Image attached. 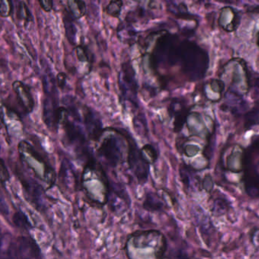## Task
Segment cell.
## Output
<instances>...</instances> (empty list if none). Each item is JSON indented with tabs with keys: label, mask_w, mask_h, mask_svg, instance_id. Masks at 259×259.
Returning <instances> with one entry per match:
<instances>
[{
	"label": "cell",
	"mask_w": 259,
	"mask_h": 259,
	"mask_svg": "<svg viewBox=\"0 0 259 259\" xmlns=\"http://www.w3.org/2000/svg\"><path fill=\"white\" fill-rule=\"evenodd\" d=\"M111 183L104 165L92 154L84 160L80 177V189L84 192L89 202L98 207H104L108 203Z\"/></svg>",
	"instance_id": "obj_1"
},
{
	"label": "cell",
	"mask_w": 259,
	"mask_h": 259,
	"mask_svg": "<svg viewBox=\"0 0 259 259\" xmlns=\"http://www.w3.org/2000/svg\"><path fill=\"white\" fill-rule=\"evenodd\" d=\"M124 250L128 258H163L167 251V241L159 230H136L128 234Z\"/></svg>",
	"instance_id": "obj_2"
},
{
	"label": "cell",
	"mask_w": 259,
	"mask_h": 259,
	"mask_svg": "<svg viewBox=\"0 0 259 259\" xmlns=\"http://www.w3.org/2000/svg\"><path fill=\"white\" fill-rule=\"evenodd\" d=\"M96 149V157L103 165L116 169L126 160V139L123 128L106 127Z\"/></svg>",
	"instance_id": "obj_3"
},
{
	"label": "cell",
	"mask_w": 259,
	"mask_h": 259,
	"mask_svg": "<svg viewBox=\"0 0 259 259\" xmlns=\"http://www.w3.org/2000/svg\"><path fill=\"white\" fill-rule=\"evenodd\" d=\"M18 152L21 163L25 168L31 169L34 177L47 185V190L52 189L57 182V174L49 159L43 151L25 140L18 145Z\"/></svg>",
	"instance_id": "obj_4"
},
{
	"label": "cell",
	"mask_w": 259,
	"mask_h": 259,
	"mask_svg": "<svg viewBox=\"0 0 259 259\" xmlns=\"http://www.w3.org/2000/svg\"><path fill=\"white\" fill-rule=\"evenodd\" d=\"M180 64L190 81H198L205 76L209 66L208 55L194 42L183 40L180 43Z\"/></svg>",
	"instance_id": "obj_5"
},
{
	"label": "cell",
	"mask_w": 259,
	"mask_h": 259,
	"mask_svg": "<svg viewBox=\"0 0 259 259\" xmlns=\"http://www.w3.org/2000/svg\"><path fill=\"white\" fill-rule=\"evenodd\" d=\"M79 123L69 116V110L66 107V111L61 122L64 134L63 143L72 148L79 158L85 160L89 156L93 154V152L89 148L87 133Z\"/></svg>",
	"instance_id": "obj_6"
},
{
	"label": "cell",
	"mask_w": 259,
	"mask_h": 259,
	"mask_svg": "<svg viewBox=\"0 0 259 259\" xmlns=\"http://www.w3.org/2000/svg\"><path fill=\"white\" fill-rule=\"evenodd\" d=\"M2 258H41L42 251L37 241L31 236H19L8 239L6 248H2Z\"/></svg>",
	"instance_id": "obj_7"
},
{
	"label": "cell",
	"mask_w": 259,
	"mask_h": 259,
	"mask_svg": "<svg viewBox=\"0 0 259 259\" xmlns=\"http://www.w3.org/2000/svg\"><path fill=\"white\" fill-rule=\"evenodd\" d=\"M12 89L16 95V105L2 101V107L5 109L8 116H16L19 120L24 116L31 114L35 107V101L31 93V87L23 81L16 80L12 84Z\"/></svg>",
	"instance_id": "obj_8"
},
{
	"label": "cell",
	"mask_w": 259,
	"mask_h": 259,
	"mask_svg": "<svg viewBox=\"0 0 259 259\" xmlns=\"http://www.w3.org/2000/svg\"><path fill=\"white\" fill-rule=\"evenodd\" d=\"M16 175L19 179L24 196L31 205L40 213H43L46 210L47 206L45 203L47 189L39 183L36 177L30 176L28 171L25 170V166H16Z\"/></svg>",
	"instance_id": "obj_9"
},
{
	"label": "cell",
	"mask_w": 259,
	"mask_h": 259,
	"mask_svg": "<svg viewBox=\"0 0 259 259\" xmlns=\"http://www.w3.org/2000/svg\"><path fill=\"white\" fill-rule=\"evenodd\" d=\"M123 133L128 145L126 163L128 169L136 177L139 184L145 185L149 177L151 164L144 157L141 148L138 146L136 139H133L130 132L123 128Z\"/></svg>",
	"instance_id": "obj_10"
},
{
	"label": "cell",
	"mask_w": 259,
	"mask_h": 259,
	"mask_svg": "<svg viewBox=\"0 0 259 259\" xmlns=\"http://www.w3.org/2000/svg\"><path fill=\"white\" fill-rule=\"evenodd\" d=\"M122 78L119 81V88L120 90V96L122 102L128 101L134 106L135 108H139L138 101V86L137 81L135 75V71L130 63L122 65Z\"/></svg>",
	"instance_id": "obj_11"
},
{
	"label": "cell",
	"mask_w": 259,
	"mask_h": 259,
	"mask_svg": "<svg viewBox=\"0 0 259 259\" xmlns=\"http://www.w3.org/2000/svg\"><path fill=\"white\" fill-rule=\"evenodd\" d=\"M81 123L84 125L89 141L98 143L104 133L101 116L93 109L84 104L81 106Z\"/></svg>",
	"instance_id": "obj_12"
},
{
	"label": "cell",
	"mask_w": 259,
	"mask_h": 259,
	"mask_svg": "<svg viewBox=\"0 0 259 259\" xmlns=\"http://www.w3.org/2000/svg\"><path fill=\"white\" fill-rule=\"evenodd\" d=\"M192 107H186L184 102L179 98L171 100L167 107L168 114L171 119H174V132L179 133L182 131L187 118L190 114Z\"/></svg>",
	"instance_id": "obj_13"
},
{
	"label": "cell",
	"mask_w": 259,
	"mask_h": 259,
	"mask_svg": "<svg viewBox=\"0 0 259 259\" xmlns=\"http://www.w3.org/2000/svg\"><path fill=\"white\" fill-rule=\"evenodd\" d=\"M74 169V166L72 163L69 161L68 159H63L60 165V172L58 174V187L63 193L67 192L70 189V185H72L74 190L77 191L79 189L77 185H75L73 182L71 181V178H78L77 177L76 172H74L72 175H69Z\"/></svg>",
	"instance_id": "obj_14"
},
{
	"label": "cell",
	"mask_w": 259,
	"mask_h": 259,
	"mask_svg": "<svg viewBox=\"0 0 259 259\" xmlns=\"http://www.w3.org/2000/svg\"><path fill=\"white\" fill-rule=\"evenodd\" d=\"M142 207L145 210L151 213H160L165 210V204L163 200L158 194L153 192H148L145 194Z\"/></svg>",
	"instance_id": "obj_15"
},
{
	"label": "cell",
	"mask_w": 259,
	"mask_h": 259,
	"mask_svg": "<svg viewBox=\"0 0 259 259\" xmlns=\"http://www.w3.org/2000/svg\"><path fill=\"white\" fill-rule=\"evenodd\" d=\"M12 221L14 227L22 231L28 232L33 228L28 216L22 210H18L13 213Z\"/></svg>",
	"instance_id": "obj_16"
},
{
	"label": "cell",
	"mask_w": 259,
	"mask_h": 259,
	"mask_svg": "<svg viewBox=\"0 0 259 259\" xmlns=\"http://www.w3.org/2000/svg\"><path fill=\"white\" fill-rule=\"evenodd\" d=\"M244 128L245 131L251 130V127L259 125V104L254 106L251 110L245 115Z\"/></svg>",
	"instance_id": "obj_17"
},
{
	"label": "cell",
	"mask_w": 259,
	"mask_h": 259,
	"mask_svg": "<svg viewBox=\"0 0 259 259\" xmlns=\"http://www.w3.org/2000/svg\"><path fill=\"white\" fill-rule=\"evenodd\" d=\"M122 7H123L122 0H110V2L104 9V12L110 17L119 19Z\"/></svg>",
	"instance_id": "obj_18"
},
{
	"label": "cell",
	"mask_w": 259,
	"mask_h": 259,
	"mask_svg": "<svg viewBox=\"0 0 259 259\" xmlns=\"http://www.w3.org/2000/svg\"><path fill=\"white\" fill-rule=\"evenodd\" d=\"M17 17L19 20L24 22L25 26H27L30 22H33V16L30 11L29 7L23 0L20 1L18 5Z\"/></svg>",
	"instance_id": "obj_19"
},
{
	"label": "cell",
	"mask_w": 259,
	"mask_h": 259,
	"mask_svg": "<svg viewBox=\"0 0 259 259\" xmlns=\"http://www.w3.org/2000/svg\"><path fill=\"white\" fill-rule=\"evenodd\" d=\"M141 151L150 164H154L157 162L159 154L154 145L151 144H146V145H143L142 148H141Z\"/></svg>",
	"instance_id": "obj_20"
},
{
	"label": "cell",
	"mask_w": 259,
	"mask_h": 259,
	"mask_svg": "<svg viewBox=\"0 0 259 259\" xmlns=\"http://www.w3.org/2000/svg\"><path fill=\"white\" fill-rule=\"evenodd\" d=\"M75 55L78 61L81 63H89L90 65V71L92 70V62L90 58V53L87 47L84 45H78L75 48Z\"/></svg>",
	"instance_id": "obj_21"
},
{
	"label": "cell",
	"mask_w": 259,
	"mask_h": 259,
	"mask_svg": "<svg viewBox=\"0 0 259 259\" xmlns=\"http://www.w3.org/2000/svg\"><path fill=\"white\" fill-rule=\"evenodd\" d=\"M63 22H64L65 30H66V38L69 40L71 45H75V34L76 30L74 26L73 22L69 19V16H66V18H63Z\"/></svg>",
	"instance_id": "obj_22"
},
{
	"label": "cell",
	"mask_w": 259,
	"mask_h": 259,
	"mask_svg": "<svg viewBox=\"0 0 259 259\" xmlns=\"http://www.w3.org/2000/svg\"><path fill=\"white\" fill-rule=\"evenodd\" d=\"M134 120H133V127L136 133L142 136L145 135L148 133V126H147L146 118L143 114L139 115V116H135Z\"/></svg>",
	"instance_id": "obj_23"
},
{
	"label": "cell",
	"mask_w": 259,
	"mask_h": 259,
	"mask_svg": "<svg viewBox=\"0 0 259 259\" xmlns=\"http://www.w3.org/2000/svg\"><path fill=\"white\" fill-rule=\"evenodd\" d=\"M74 17L81 19L86 14V4L83 0H74L73 6L70 7Z\"/></svg>",
	"instance_id": "obj_24"
},
{
	"label": "cell",
	"mask_w": 259,
	"mask_h": 259,
	"mask_svg": "<svg viewBox=\"0 0 259 259\" xmlns=\"http://www.w3.org/2000/svg\"><path fill=\"white\" fill-rule=\"evenodd\" d=\"M13 13V4L12 0H1L0 16L2 18L10 17Z\"/></svg>",
	"instance_id": "obj_25"
},
{
	"label": "cell",
	"mask_w": 259,
	"mask_h": 259,
	"mask_svg": "<svg viewBox=\"0 0 259 259\" xmlns=\"http://www.w3.org/2000/svg\"><path fill=\"white\" fill-rule=\"evenodd\" d=\"M1 174H0V182H1V185L2 187H5L7 183H8L10 180V174L9 172L8 168H7V164H6L5 160L4 159H1Z\"/></svg>",
	"instance_id": "obj_26"
},
{
	"label": "cell",
	"mask_w": 259,
	"mask_h": 259,
	"mask_svg": "<svg viewBox=\"0 0 259 259\" xmlns=\"http://www.w3.org/2000/svg\"><path fill=\"white\" fill-rule=\"evenodd\" d=\"M66 81H67V75L65 72H59L56 77V83L57 87L60 90H63L66 88Z\"/></svg>",
	"instance_id": "obj_27"
},
{
	"label": "cell",
	"mask_w": 259,
	"mask_h": 259,
	"mask_svg": "<svg viewBox=\"0 0 259 259\" xmlns=\"http://www.w3.org/2000/svg\"><path fill=\"white\" fill-rule=\"evenodd\" d=\"M40 8L45 13H49L54 8V1L53 0H37Z\"/></svg>",
	"instance_id": "obj_28"
},
{
	"label": "cell",
	"mask_w": 259,
	"mask_h": 259,
	"mask_svg": "<svg viewBox=\"0 0 259 259\" xmlns=\"http://www.w3.org/2000/svg\"><path fill=\"white\" fill-rule=\"evenodd\" d=\"M135 2L137 3L139 6H148V7H151V3H152V0H133Z\"/></svg>",
	"instance_id": "obj_29"
},
{
	"label": "cell",
	"mask_w": 259,
	"mask_h": 259,
	"mask_svg": "<svg viewBox=\"0 0 259 259\" xmlns=\"http://www.w3.org/2000/svg\"><path fill=\"white\" fill-rule=\"evenodd\" d=\"M257 47H258V48H259V31L257 34Z\"/></svg>",
	"instance_id": "obj_30"
}]
</instances>
